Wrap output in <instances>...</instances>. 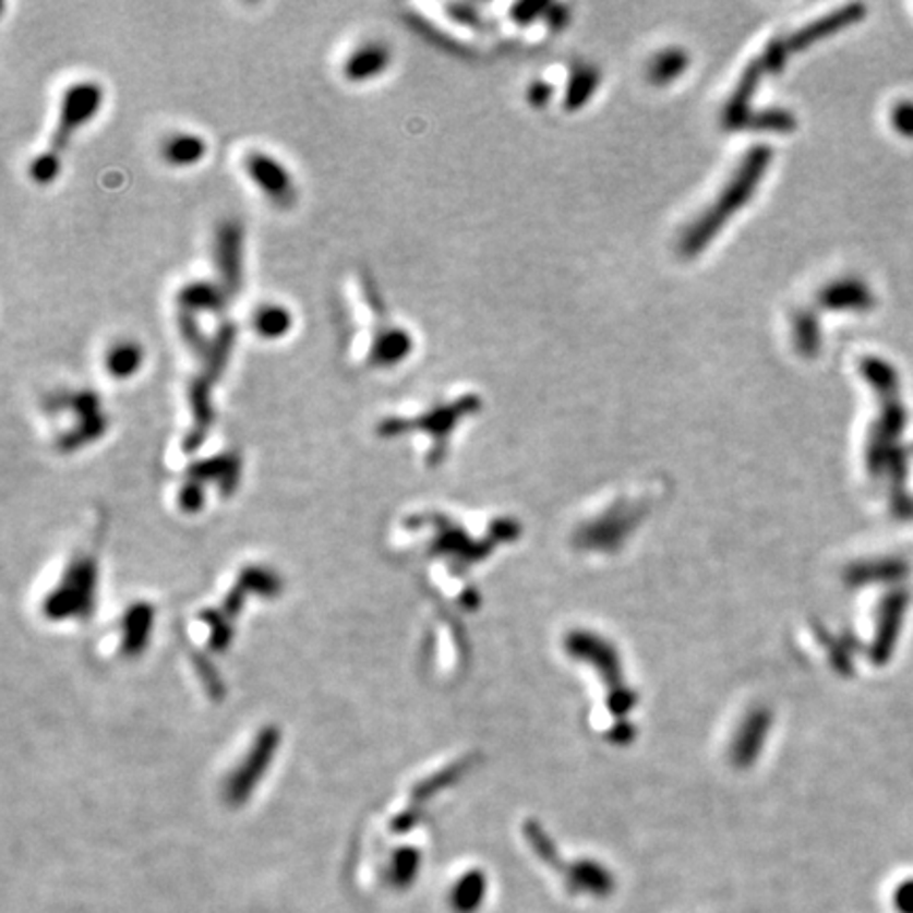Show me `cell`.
<instances>
[{
    "mask_svg": "<svg viewBox=\"0 0 913 913\" xmlns=\"http://www.w3.org/2000/svg\"><path fill=\"white\" fill-rule=\"evenodd\" d=\"M101 104H104V89L94 81H81L68 87L60 101L58 125L51 135V144L43 153V157L62 166V153L70 144L72 135L76 134L81 128H85L100 112Z\"/></svg>",
    "mask_w": 913,
    "mask_h": 913,
    "instance_id": "1",
    "label": "cell"
},
{
    "mask_svg": "<svg viewBox=\"0 0 913 913\" xmlns=\"http://www.w3.org/2000/svg\"><path fill=\"white\" fill-rule=\"evenodd\" d=\"M243 169L248 178L259 187V191L269 200L273 205L288 209L299 200V191L295 184L292 173L286 169L281 161L271 157L263 151H252L243 159Z\"/></svg>",
    "mask_w": 913,
    "mask_h": 913,
    "instance_id": "2",
    "label": "cell"
},
{
    "mask_svg": "<svg viewBox=\"0 0 913 913\" xmlns=\"http://www.w3.org/2000/svg\"><path fill=\"white\" fill-rule=\"evenodd\" d=\"M214 252L220 277L218 284L229 299H236L239 297L243 277V229L237 220H227L218 227Z\"/></svg>",
    "mask_w": 913,
    "mask_h": 913,
    "instance_id": "3",
    "label": "cell"
},
{
    "mask_svg": "<svg viewBox=\"0 0 913 913\" xmlns=\"http://www.w3.org/2000/svg\"><path fill=\"white\" fill-rule=\"evenodd\" d=\"M389 64H392L389 47L379 40H371L351 51V56L345 60L343 74L349 83H369L372 79L381 76Z\"/></svg>",
    "mask_w": 913,
    "mask_h": 913,
    "instance_id": "4",
    "label": "cell"
},
{
    "mask_svg": "<svg viewBox=\"0 0 913 913\" xmlns=\"http://www.w3.org/2000/svg\"><path fill=\"white\" fill-rule=\"evenodd\" d=\"M412 351V337L405 328L383 326L374 333L369 351V362L374 369H394L403 364Z\"/></svg>",
    "mask_w": 913,
    "mask_h": 913,
    "instance_id": "5",
    "label": "cell"
},
{
    "mask_svg": "<svg viewBox=\"0 0 913 913\" xmlns=\"http://www.w3.org/2000/svg\"><path fill=\"white\" fill-rule=\"evenodd\" d=\"M229 297L227 292L220 288V284H209V281H193L189 286H184L178 295V307L182 311H191V313H223L225 307L229 304Z\"/></svg>",
    "mask_w": 913,
    "mask_h": 913,
    "instance_id": "6",
    "label": "cell"
},
{
    "mask_svg": "<svg viewBox=\"0 0 913 913\" xmlns=\"http://www.w3.org/2000/svg\"><path fill=\"white\" fill-rule=\"evenodd\" d=\"M207 153L205 140L195 134H176L161 146V155L171 168H193L202 164Z\"/></svg>",
    "mask_w": 913,
    "mask_h": 913,
    "instance_id": "7",
    "label": "cell"
},
{
    "mask_svg": "<svg viewBox=\"0 0 913 913\" xmlns=\"http://www.w3.org/2000/svg\"><path fill=\"white\" fill-rule=\"evenodd\" d=\"M106 371L117 381H128L135 376L144 364V349L134 340H119L106 353Z\"/></svg>",
    "mask_w": 913,
    "mask_h": 913,
    "instance_id": "8",
    "label": "cell"
},
{
    "mask_svg": "<svg viewBox=\"0 0 913 913\" xmlns=\"http://www.w3.org/2000/svg\"><path fill=\"white\" fill-rule=\"evenodd\" d=\"M292 324L295 320H292L290 309L281 304H265L252 317V326L256 335L267 340H279L286 337L292 331Z\"/></svg>",
    "mask_w": 913,
    "mask_h": 913,
    "instance_id": "9",
    "label": "cell"
},
{
    "mask_svg": "<svg viewBox=\"0 0 913 913\" xmlns=\"http://www.w3.org/2000/svg\"><path fill=\"white\" fill-rule=\"evenodd\" d=\"M178 326H180V335L184 338V343L189 345V349L197 356V358H202L205 360L207 356H209V351H212V345H214V340H209V338L205 337V333L202 331V326H200V322H197V315L195 313H191V311H178Z\"/></svg>",
    "mask_w": 913,
    "mask_h": 913,
    "instance_id": "10",
    "label": "cell"
},
{
    "mask_svg": "<svg viewBox=\"0 0 913 913\" xmlns=\"http://www.w3.org/2000/svg\"><path fill=\"white\" fill-rule=\"evenodd\" d=\"M894 121H897V128H899L901 132H905V134H913V106H903V108H899V110L894 112Z\"/></svg>",
    "mask_w": 913,
    "mask_h": 913,
    "instance_id": "11",
    "label": "cell"
}]
</instances>
